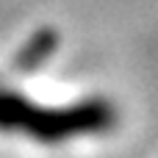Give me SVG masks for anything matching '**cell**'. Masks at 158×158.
<instances>
[{
    "label": "cell",
    "instance_id": "cell-1",
    "mask_svg": "<svg viewBox=\"0 0 158 158\" xmlns=\"http://www.w3.org/2000/svg\"><path fill=\"white\" fill-rule=\"evenodd\" d=\"M106 114H100L94 106L92 108H81V111H64V114H42L33 111L28 103L11 97V94H0V128H25L42 139H56L72 131H86V128H97L100 119Z\"/></svg>",
    "mask_w": 158,
    "mask_h": 158
}]
</instances>
